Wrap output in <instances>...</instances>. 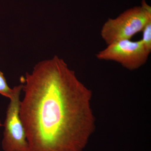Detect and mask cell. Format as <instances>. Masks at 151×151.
Here are the masks:
<instances>
[{"label":"cell","mask_w":151,"mask_h":151,"mask_svg":"<svg viewBox=\"0 0 151 151\" xmlns=\"http://www.w3.org/2000/svg\"><path fill=\"white\" fill-rule=\"evenodd\" d=\"M19 116L31 151H81L94 131L92 92L62 59L38 63L22 77Z\"/></svg>","instance_id":"6da1fadb"},{"label":"cell","mask_w":151,"mask_h":151,"mask_svg":"<svg viewBox=\"0 0 151 151\" xmlns=\"http://www.w3.org/2000/svg\"><path fill=\"white\" fill-rule=\"evenodd\" d=\"M151 20V7L142 0L141 6H135L120 14L116 18H109L102 27L101 37L107 45L124 40H131L142 32Z\"/></svg>","instance_id":"7a4b0ae2"},{"label":"cell","mask_w":151,"mask_h":151,"mask_svg":"<svg viewBox=\"0 0 151 151\" xmlns=\"http://www.w3.org/2000/svg\"><path fill=\"white\" fill-rule=\"evenodd\" d=\"M143 32V44L146 49L151 52V20L146 24L142 31Z\"/></svg>","instance_id":"5b68a950"},{"label":"cell","mask_w":151,"mask_h":151,"mask_svg":"<svg viewBox=\"0 0 151 151\" xmlns=\"http://www.w3.org/2000/svg\"><path fill=\"white\" fill-rule=\"evenodd\" d=\"M150 52L148 51L142 40L118 41L108 45L96 54L101 60L115 61L131 70L139 68L147 62Z\"/></svg>","instance_id":"277c9868"},{"label":"cell","mask_w":151,"mask_h":151,"mask_svg":"<svg viewBox=\"0 0 151 151\" xmlns=\"http://www.w3.org/2000/svg\"><path fill=\"white\" fill-rule=\"evenodd\" d=\"M2 126V125L1 124V122H0V127H1Z\"/></svg>","instance_id":"52a82bcc"},{"label":"cell","mask_w":151,"mask_h":151,"mask_svg":"<svg viewBox=\"0 0 151 151\" xmlns=\"http://www.w3.org/2000/svg\"><path fill=\"white\" fill-rule=\"evenodd\" d=\"M14 89H11L8 85L4 73L0 71V94L10 99L12 96Z\"/></svg>","instance_id":"8992f818"},{"label":"cell","mask_w":151,"mask_h":151,"mask_svg":"<svg viewBox=\"0 0 151 151\" xmlns=\"http://www.w3.org/2000/svg\"><path fill=\"white\" fill-rule=\"evenodd\" d=\"M23 84L14 87V92L8 106L4 124L2 142L4 151H31L25 130L19 116L20 95Z\"/></svg>","instance_id":"3957f363"}]
</instances>
